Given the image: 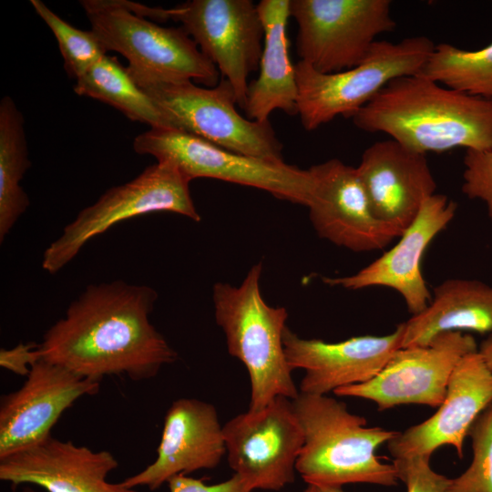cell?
<instances>
[{"label": "cell", "mask_w": 492, "mask_h": 492, "mask_svg": "<svg viewBox=\"0 0 492 492\" xmlns=\"http://www.w3.org/2000/svg\"><path fill=\"white\" fill-rule=\"evenodd\" d=\"M157 299L153 288L121 280L88 285L44 333L40 359L97 382L155 377L178 359L150 323Z\"/></svg>", "instance_id": "obj_1"}, {"label": "cell", "mask_w": 492, "mask_h": 492, "mask_svg": "<svg viewBox=\"0 0 492 492\" xmlns=\"http://www.w3.org/2000/svg\"><path fill=\"white\" fill-rule=\"evenodd\" d=\"M30 3L56 38L65 69L70 77L78 78L107 55L108 50L92 30L76 28L41 0H31Z\"/></svg>", "instance_id": "obj_27"}, {"label": "cell", "mask_w": 492, "mask_h": 492, "mask_svg": "<svg viewBox=\"0 0 492 492\" xmlns=\"http://www.w3.org/2000/svg\"><path fill=\"white\" fill-rule=\"evenodd\" d=\"M304 492H317L316 487L313 485H308V487L305 489Z\"/></svg>", "instance_id": "obj_36"}, {"label": "cell", "mask_w": 492, "mask_h": 492, "mask_svg": "<svg viewBox=\"0 0 492 492\" xmlns=\"http://www.w3.org/2000/svg\"><path fill=\"white\" fill-rule=\"evenodd\" d=\"M300 60L331 74L359 65L396 23L389 0H291Z\"/></svg>", "instance_id": "obj_10"}, {"label": "cell", "mask_w": 492, "mask_h": 492, "mask_svg": "<svg viewBox=\"0 0 492 492\" xmlns=\"http://www.w3.org/2000/svg\"><path fill=\"white\" fill-rule=\"evenodd\" d=\"M292 404L304 435L296 471L308 485L397 484L394 464H385L375 455L397 431L366 426L365 418L327 395L299 393Z\"/></svg>", "instance_id": "obj_3"}, {"label": "cell", "mask_w": 492, "mask_h": 492, "mask_svg": "<svg viewBox=\"0 0 492 492\" xmlns=\"http://www.w3.org/2000/svg\"><path fill=\"white\" fill-rule=\"evenodd\" d=\"M463 193L485 203L492 224V150H466Z\"/></svg>", "instance_id": "obj_29"}, {"label": "cell", "mask_w": 492, "mask_h": 492, "mask_svg": "<svg viewBox=\"0 0 492 492\" xmlns=\"http://www.w3.org/2000/svg\"><path fill=\"white\" fill-rule=\"evenodd\" d=\"M404 324L386 335L355 336L337 343L301 338L288 327L282 341L288 364L305 371L300 393L325 395L374 378L402 347Z\"/></svg>", "instance_id": "obj_17"}, {"label": "cell", "mask_w": 492, "mask_h": 492, "mask_svg": "<svg viewBox=\"0 0 492 492\" xmlns=\"http://www.w3.org/2000/svg\"><path fill=\"white\" fill-rule=\"evenodd\" d=\"M456 208L447 196L435 193L424 201L414 221L390 250L354 274L323 277V282L353 291L387 287L403 297L409 313H420L432 298L422 272L423 256L433 239L452 221Z\"/></svg>", "instance_id": "obj_16"}, {"label": "cell", "mask_w": 492, "mask_h": 492, "mask_svg": "<svg viewBox=\"0 0 492 492\" xmlns=\"http://www.w3.org/2000/svg\"><path fill=\"white\" fill-rule=\"evenodd\" d=\"M430 457L414 456L394 459L398 480L405 485L406 492H448L451 479L433 470Z\"/></svg>", "instance_id": "obj_30"}, {"label": "cell", "mask_w": 492, "mask_h": 492, "mask_svg": "<svg viewBox=\"0 0 492 492\" xmlns=\"http://www.w3.org/2000/svg\"><path fill=\"white\" fill-rule=\"evenodd\" d=\"M118 466L109 451H94L51 436L0 458V479L13 487L36 486L46 492H136L122 481H108Z\"/></svg>", "instance_id": "obj_20"}, {"label": "cell", "mask_w": 492, "mask_h": 492, "mask_svg": "<svg viewBox=\"0 0 492 492\" xmlns=\"http://www.w3.org/2000/svg\"><path fill=\"white\" fill-rule=\"evenodd\" d=\"M434 47L423 36L397 43L377 40L359 65L331 74L300 60L294 67L303 128L314 130L338 116L352 118L392 80L420 74Z\"/></svg>", "instance_id": "obj_6"}, {"label": "cell", "mask_w": 492, "mask_h": 492, "mask_svg": "<svg viewBox=\"0 0 492 492\" xmlns=\"http://www.w3.org/2000/svg\"><path fill=\"white\" fill-rule=\"evenodd\" d=\"M190 182L175 166L157 161L128 182L108 189L97 201L81 210L48 245L43 254L42 269L49 274L58 272L92 239L132 218L167 211L200 221Z\"/></svg>", "instance_id": "obj_8"}, {"label": "cell", "mask_w": 492, "mask_h": 492, "mask_svg": "<svg viewBox=\"0 0 492 492\" xmlns=\"http://www.w3.org/2000/svg\"><path fill=\"white\" fill-rule=\"evenodd\" d=\"M230 467L251 488L280 490L294 481L304 435L292 400L277 396L223 425Z\"/></svg>", "instance_id": "obj_11"}, {"label": "cell", "mask_w": 492, "mask_h": 492, "mask_svg": "<svg viewBox=\"0 0 492 492\" xmlns=\"http://www.w3.org/2000/svg\"><path fill=\"white\" fill-rule=\"evenodd\" d=\"M415 152L492 150V100L447 88L421 74L388 83L352 118Z\"/></svg>", "instance_id": "obj_2"}, {"label": "cell", "mask_w": 492, "mask_h": 492, "mask_svg": "<svg viewBox=\"0 0 492 492\" xmlns=\"http://www.w3.org/2000/svg\"><path fill=\"white\" fill-rule=\"evenodd\" d=\"M473 452L469 466L452 478L448 492H492V401L469 428Z\"/></svg>", "instance_id": "obj_28"}, {"label": "cell", "mask_w": 492, "mask_h": 492, "mask_svg": "<svg viewBox=\"0 0 492 492\" xmlns=\"http://www.w3.org/2000/svg\"><path fill=\"white\" fill-rule=\"evenodd\" d=\"M169 492H251L252 488L239 476L213 485H207L202 479L178 475L168 481Z\"/></svg>", "instance_id": "obj_31"}, {"label": "cell", "mask_w": 492, "mask_h": 492, "mask_svg": "<svg viewBox=\"0 0 492 492\" xmlns=\"http://www.w3.org/2000/svg\"><path fill=\"white\" fill-rule=\"evenodd\" d=\"M477 350L474 337L468 333H442L425 345L398 349L372 380L343 386L333 393L371 400L380 410L406 404L438 408L456 364Z\"/></svg>", "instance_id": "obj_13"}, {"label": "cell", "mask_w": 492, "mask_h": 492, "mask_svg": "<svg viewBox=\"0 0 492 492\" xmlns=\"http://www.w3.org/2000/svg\"><path fill=\"white\" fill-rule=\"evenodd\" d=\"M225 454L216 407L199 399L179 398L166 413L156 459L122 483L156 490L175 476L216 467Z\"/></svg>", "instance_id": "obj_18"}, {"label": "cell", "mask_w": 492, "mask_h": 492, "mask_svg": "<svg viewBox=\"0 0 492 492\" xmlns=\"http://www.w3.org/2000/svg\"><path fill=\"white\" fill-rule=\"evenodd\" d=\"M20 492H36L32 486L26 485Z\"/></svg>", "instance_id": "obj_35"}, {"label": "cell", "mask_w": 492, "mask_h": 492, "mask_svg": "<svg viewBox=\"0 0 492 492\" xmlns=\"http://www.w3.org/2000/svg\"><path fill=\"white\" fill-rule=\"evenodd\" d=\"M91 30L108 51L128 61L137 85L191 80L213 87L220 73L182 26H161L127 0H82Z\"/></svg>", "instance_id": "obj_5"}, {"label": "cell", "mask_w": 492, "mask_h": 492, "mask_svg": "<svg viewBox=\"0 0 492 492\" xmlns=\"http://www.w3.org/2000/svg\"><path fill=\"white\" fill-rule=\"evenodd\" d=\"M74 91L108 104L130 120L147 124L150 128H171L161 110L116 56L106 55L93 65L76 79Z\"/></svg>", "instance_id": "obj_25"}, {"label": "cell", "mask_w": 492, "mask_h": 492, "mask_svg": "<svg viewBox=\"0 0 492 492\" xmlns=\"http://www.w3.org/2000/svg\"><path fill=\"white\" fill-rule=\"evenodd\" d=\"M403 324L402 347L425 345L446 332L492 334V286L473 279L446 280L433 289L427 307Z\"/></svg>", "instance_id": "obj_23"}, {"label": "cell", "mask_w": 492, "mask_h": 492, "mask_svg": "<svg viewBox=\"0 0 492 492\" xmlns=\"http://www.w3.org/2000/svg\"><path fill=\"white\" fill-rule=\"evenodd\" d=\"M261 271L258 262L239 286L216 282L212 289L215 321L225 334L228 352L250 376V410H260L280 395L293 400L300 393L282 341L288 313L264 301Z\"/></svg>", "instance_id": "obj_4"}, {"label": "cell", "mask_w": 492, "mask_h": 492, "mask_svg": "<svg viewBox=\"0 0 492 492\" xmlns=\"http://www.w3.org/2000/svg\"><path fill=\"white\" fill-rule=\"evenodd\" d=\"M314 190L307 208L318 236L354 252L384 249L400 234L374 216L356 168L331 159L309 168Z\"/></svg>", "instance_id": "obj_15"}, {"label": "cell", "mask_w": 492, "mask_h": 492, "mask_svg": "<svg viewBox=\"0 0 492 492\" xmlns=\"http://www.w3.org/2000/svg\"><path fill=\"white\" fill-rule=\"evenodd\" d=\"M317 492H346L342 487L314 486Z\"/></svg>", "instance_id": "obj_34"}, {"label": "cell", "mask_w": 492, "mask_h": 492, "mask_svg": "<svg viewBox=\"0 0 492 492\" xmlns=\"http://www.w3.org/2000/svg\"><path fill=\"white\" fill-rule=\"evenodd\" d=\"M420 74L455 91L492 100V42L477 50L435 45Z\"/></svg>", "instance_id": "obj_26"}, {"label": "cell", "mask_w": 492, "mask_h": 492, "mask_svg": "<svg viewBox=\"0 0 492 492\" xmlns=\"http://www.w3.org/2000/svg\"><path fill=\"white\" fill-rule=\"evenodd\" d=\"M38 344L35 343H19L11 349L0 350V365L8 371L27 376L32 365L40 357L37 351Z\"/></svg>", "instance_id": "obj_32"}, {"label": "cell", "mask_w": 492, "mask_h": 492, "mask_svg": "<svg viewBox=\"0 0 492 492\" xmlns=\"http://www.w3.org/2000/svg\"><path fill=\"white\" fill-rule=\"evenodd\" d=\"M492 401V372L478 350L465 355L454 369L446 397L427 420L393 437L387 447L394 459L431 456L442 446H453L463 457V445L473 422Z\"/></svg>", "instance_id": "obj_21"}, {"label": "cell", "mask_w": 492, "mask_h": 492, "mask_svg": "<svg viewBox=\"0 0 492 492\" xmlns=\"http://www.w3.org/2000/svg\"><path fill=\"white\" fill-rule=\"evenodd\" d=\"M231 84L244 109L248 77L259 68L263 27L251 0H190L167 9Z\"/></svg>", "instance_id": "obj_12"}, {"label": "cell", "mask_w": 492, "mask_h": 492, "mask_svg": "<svg viewBox=\"0 0 492 492\" xmlns=\"http://www.w3.org/2000/svg\"><path fill=\"white\" fill-rule=\"evenodd\" d=\"M478 352L483 357L489 370L492 372V334H489L481 343Z\"/></svg>", "instance_id": "obj_33"}, {"label": "cell", "mask_w": 492, "mask_h": 492, "mask_svg": "<svg viewBox=\"0 0 492 492\" xmlns=\"http://www.w3.org/2000/svg\"><path fill=\"white\" fill-rule=\"evenodd\" d=\"M154 101L171 128L182 130L226 149L271 161H283L282 143L270 121L241 116L227 79L213 87L191 80L138 85Z\"/></svg>", "instance_id": "obj_9"}, {"label": "cell", "mask_w": 492, "mask_h": 492, "mask_svg": "<svg viewBox=\"0 0 492 492\" xmlns=\"http://www.w3.org/2000/svg\"><path fill=\"white\" fill-rule=\"evenodd\" d=\"M24 117L11 97L0 101V241L29 206L20 181L30 168Z\"/></svg>", "instance_id": "obj_24"}, {"label": "cell", "mask_w": 492, "mask_h": 492, "mask_svg": "<svg viewBox=\"0 0 492 492\" xmlns=\"http://www.w3.org/2000/svg\"><path fill=\"white\" fill-rule=\"evenodd\" d=\"M133 149L175 166L190 181L209 178L252 187L306 207L314 190L309 169L240 154L179 129L149 128L135 138Z\"/></svg>", "instance_id": "obj_7"}, {"label": "cell", "mask_w": 492, "mask_h": 492, "mask_svg": "<svg viewBox=\"0 0 492 492\" xmlns=\"http://www.w3.org/2000/svg\"><path fill=\"white\" fill-rule=\"evenodd\" d=\"M99 386L100 382L39 359L22 386L1 397L0 458L47 439L63 413Z\"/></svg>", "instance_id": "obj_14"}, {"label": "cell", "mask_w": 492, "mask_h": 492, "mask_svg": "<svg viewBox=\"0 0 492 492\" xmlns=\"http://www.w3.org/2000/svg\"><path fill=\"white\" fill-rule=\"evenodd\" d=\"M263 27V48L258 77L249 84L244 108L247 118L265 122L274 110L298 115L295 67L289 54L287 25L291 0H261L257 4Z\"/></svg>", "instance_id": "obj_22"}, {"label": "cell", "mask_w": 492, "mask_h": 492, "mask_svg": "<svg viewBox=\"0 0 492 492\" xmlns=\"http://www.w3.org/2000/svg\"><path fill=\"white\" fill-rule=\"evenodd\" d=\"M356 169L374 216L400 235L436 193L425 155L392 138L369 146Z\"/></svg>", "instance_id": "obj_19"}]
</instances>
